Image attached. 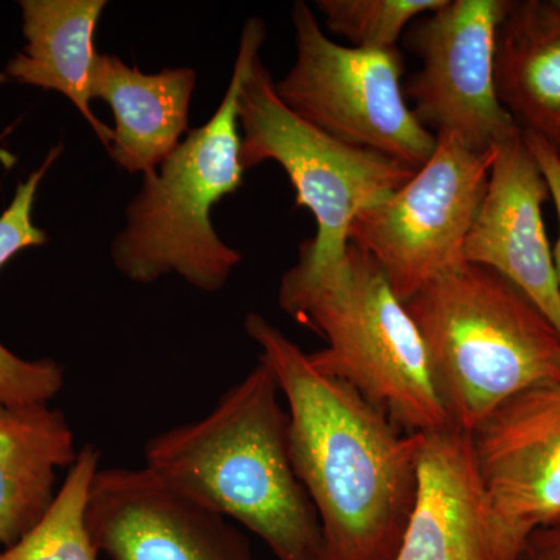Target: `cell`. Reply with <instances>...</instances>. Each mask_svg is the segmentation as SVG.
<instances>
[{"label":"cell","mask_w":560,"mask_h":560,"mask_svg":"<svg viewBox=\"0 0 560 560\" xmlns=\"http://www.w3.org/2000/svg\"><path fill=\"white\" fill-rule=\"evenodd\" d=\"M289 412L294 471L320 526V560H396L415 504L420 434L316 370L259 313L245 318Z\"/></svg>","instance_id":"obj_1"},{"label":"cell","mask_w":560,"mask_h":560,"mask_svg":"<svg viewBox=\"0 0 560 560\" xmlns=\"http://www.w3.org/2000/svg\"><path fill=\"white\" fill-rule=\"evenodd\" d=\"M261 361L205 418L150 438L145 466L230 521L276 560H320L318 515L301 485L289 440V412Z\"/></svg>","instance_id":"obj_2"},{"label":"cell","mask_w":560,"mask_h":560,"mask_svg":"<svg viewBox=\"0 0 560 560\" xmlns=\"http://www.w3.org/2000/svg\"><path fill=\"white\" fill-rule=\"evenodd\" d=\"M279 305L327 341L308 353L313 366L348 383L399 429L452 427L418 327L370 254L349 243L337 264L298 261L280 280Z\"/></svg>","instance_id":"obj_3"},{"label":"cell","mask_w":560,"mask_h":560,"mask_svg":"<svg viewBox=\"0 0 560 560\" xmlns=\"http://www.w3.org/2000/svg\"><path fill=\"white\" fill-rule=\"evenodd\" d=\"M404 304L453 429L470 434L511 397L560 383V331L499 272L460 261Z\"/></svg>","instance_id":"obj_4"},{"label":"cell","mask_w":560,"mask_h":560,"mask_svg":"<svg viewBox=\"0 0 560 560\" xmlns=\"http://www.w3.org/2000/svg\"><path fill=\"white\" fill-rule=\"evenodd\" d=\"M265 35L264 21H246L219 109L156 172L143 176L127 208V226L110 246V259L131 282L153 283L173 272L195 289L217 293L241 264L242 254L213 230L210 212L242 186L238 98Z\"/></svg>","instance_id":"obj_5"},{"label":"cell","mask_w":560,"mask_h":560,"mask_svg":"<svg viewBox=\"0 0 560 560\" xmlns=\"http://www.w3.org/2000/svg\"><path fill=\"white\" fill-rule=\"evenodd\" d=\"M238 121L243 171L265 161L279 164L296 191L298 208L311 210L316 220V235L302 243L298 260L311 267L345 259L353 220L418 171L377 151L348 145L302 120L280 101L260 55L243 81Z\"/></svg>","instance_id":"obj_6"},{"label":"cell","mask_w":560,"mask_h":560,"mask_svg":"<svg viewBox=\"0 0 560 560\" xmlns=\"http://www.w3.org/2000/svg\"><path fill=\"white\" fill-rule=\"evenodd\" d=\"M291 21L296 60L275 83L283 105L348 145L422 167L436 149V135L408 108L400 50L335 43L302 0L294 3Z\"/></svg>","instance_id":"obj_7"},{"label":"cell","mask_w":560,"mask_h":560,"mask_svg":"<svg viewBox=\"0 0 560 560\" xmlns=\"http://www.w3.org/2000/svg\"><path fill=\"white\" fill-rule=\"evenodd\" d=\"M495 149L475 151L438 132L434 153L411 179L353 220L349 243L377 261L401 302L464 261Z\"/></svg>","instance_id":"obj_8"},{"label":"cell","mask_w":560,"mask_h":560,"mask_svg":"<svg viewBox=\"0 0 560 560\" xmlns=\"http://www.w3.org/2000/svg\"><path fill=\"white\" fill-rule=\"evenodd\" d=\"M508 0H445L418 18L405 46L422 68L405 83V97L429 130L451 132L469 149L489 151L522 130L501 105L493 57Z\"/></svg>","instance_id":"obj_9"},{"label":"cell","mask_w":560,"mask_h":560,"mask_svg":"<svg viewBox=\"0 0 560 560\" xmlns=\"http://www.w3.org/2000/svg\"><path fill=\"white\" fill-rule=\"evenodd\" d=\"M469 436L490 560H518L536 530L560 523V383L511 397Z\"/></svg>","instance_id":"obj_10"},{"label":"cell","mask_w":560,"mask_h":560,"mask_svg":"<svg viewBox=\"0 0 560 560\" xmlns=\"http://www.w3.org/2000/svg\"><path fill=\"white\" fill-rule=\"evenodd\" d=\"M86 525L110 560H254L249 540L230 518L147 466L98 469Z\"/></svg>","instance_id":"obj_11"},{"label":"cell","mask_w":560,"mask_h":560,"mask_svg":"<svg viewBox=\"0 0 560 560\" xmlns=\"http://www.w3.org/2000/svg\"><path fill=\"white\" fill-rule=\"evenodd\" d=\"M548 197L522 132L501 143L463 260L510 280L560 331V289L541 213Z\"/></svg>","instance_id":"obj_12"},{"label":"cell","mask_w":560,"mask_h":560,"mask_svg":"<svg viewBox=\"0 0 560 560\" xmlns=\"http://www.w3.org/2000/svg\"><path fill=\"white\" fill-rule=\"evenodd\" d=\"M396 560H490L469 434H420L415 504Z\"/></svg>","instance_id":"obj_13"},{"label":"cell","mask_w":560,"mask_h":560,"mask_svg":"<svg viewBox=\"0 0 560 560\" xmlns=\"http://www.w3.org/2000/svg\"><path fill=\"white\" fill-rule=\"evenodd\" d=\"M197 72L167 68L140 72L116 55L98 54L91 97L108 103L116 120L109 156L120 168L151 175L179 145L189 128Z\"/></svg>","instance_id":"obj_14"},{"label":"cell","mask_w":560,"mask_h":560,"mask_svg":"<svg viewBox=\"0 0 560 560\" xmlns=\"http://www.w3.org/2000/svg\"><path fill=\"white\" fill-rule=\"evenodd\" d=\"M493 72L515 124L560 153V0H508Z\"/></svg>","instance_id":"obj_15"},{"label":"cell","mask_w":560,"mask_h":560,"mask_svg":"<svg viewBox=\"0 0 560 560\" xmlns=\"http://www.w3.org/2000/svg\"><path fill=\"white\" fill-rule=\"evenodd\" d=\"M24 50L7 65V77L69 98L109 149L114 131L91 109V81L98 54L95 28L105 0H22Z\"/></svg>","instance_id":"obj_16"},{"label":"cell","mask_w":560,"mask_h":560,"mask_svg":"<svg viewBox=\"0 0 560 560\" xmlns=\"http://www.w3.org/2000/svg\"><path fill=\"white\" fill-rule=\"evenodd\" d=\"M75 434L50 405L0 407V550L33 528L50 506L57 471L77 458Z\"/></svg>","instance_id":"obj_17"},{"label":"cell","mask_w":560,"mask_h":560,"mask_svg":"<svg viewBox=\"0 0 560 560\" xmlns=\"http://www.w3.org/2000/svg\"><path fill=\"white\" fill-rule=\"evenodd\" d=\"M62 145L54 147L43 165L18 184L13 200L0 215V268L21 250L43 246L46 232L33 223V206L46 173L60 158ZM65 370L55 360H25L0 342V407L49 405L65 388Z\"/></svg>","instance_id":"obj_18"},{"label":"cell","mask_w":560,"mask_h":560,"mask_svg":"<svg viewBox=\"0 0 560 560\" xmlns=\"http://www.w3.org/2000/svg\"><path fill=\"white\" fill-rule=\"evenodd\" d=\"M101 458L95 445L80 448L43 517L16 544L0 550V560H97L86 506Z\"/></svg>","instance_id":"obj_19"},{"label":"cell","mask_w":560,"mask_h":560,"mask_svg":"<svg viewBox=\"0 0 560 560\" xmlns=\"http://www.w3.org/2000/svg\"><path fill=\"white\" fill-rule=\"evenodd\" d=\"M445 0H318L327 28L359 49H397L404 32Z\"/></svg>","instance_id":"obj_20"},{"label":"cell","mask_w":560,"mask_h":560,"mask_svg":"<svg viewBox=\"0 0 560 560\" xmlns=\"http://www.w3.org/2000/svg\"><path fill=\"white\" fill-rule=\"evenodd\" d=\"M523 140L528 147L537 167L544 175L547 183L548 194L555 202L556 212L559 219V238L552 248V261H555L556 278H558L560 289V153L547 140L534 132L522 131Z\"/></svg>","instance_id":"obj_21"},{"label":"cell","mask_w":560,"mask_h":560,"mask_svg":"<svg viewBox=\"0 0 560 560\" xmlns=\"http://www.w3.org/2000/svg\"><path fill=\"white\" fill-rule=\"evenodd\" d=\"M518 560H560V523L536 530Z\"/></svg>","instance_id":"obj_22"},{"label":"cell","mask_w":560,"mask_h":560,"mask_svg":"<svg viewBox=\"0 0 560 560\" xmlns=\"http://www.w3.org/2000/svg\"><path fill=\"white\" fill-rule=\"evenodd\" d=\"M14 162H16V158H14V154H11L10 151L0 149V164H2L3 167H13Z\"/></svg>","instance_id":"obj_23"},{"label":"cell","mask_w":560,"mask_h":560,"mask_svg":"<svg viewBox=\"0 0 560 560\" xmlns=\"http://www.w3.org/2000/svg\"><path fill=\"white\" fill-rule=\"evenodd\" d=\"M3 80H5V77L0 75V81H3Z\"/></svg>","instance_id":"obj_24"}]
</instances>
